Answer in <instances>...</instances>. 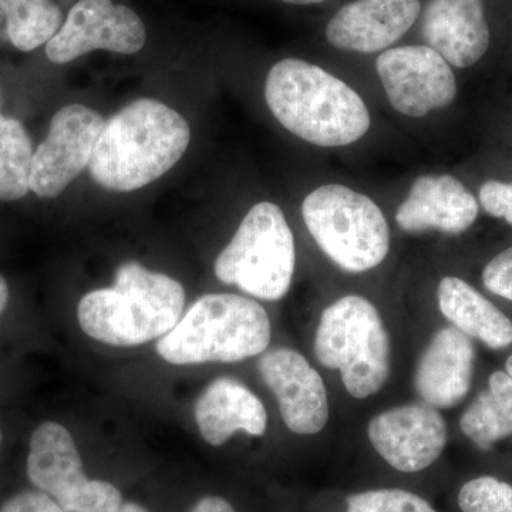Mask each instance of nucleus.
Listing matches in <instances>:
<instances>
[{
  "label": "nucleus",
  "mask_w": 512,
  "mask_h": 512,
  "mask_svg": "<svg viewBox=\"0 0 512 512\" xmlns=\"http://www.w3.org/2000/svg\"><path fill=\"white\" fill-rule=\"evenodd\" d=\"M26 471L30 483L67 512H116L123 504L119 488L86 476L72 434L56 421L33 431Z\"/></svg>",
  "instance_id": "8"
},
{
  "label": "nucleus",
  "mask_w": 512,
  "mask_h": 512,
  "mask_svg": "<svg viewBox=\"0 0 512 512\" xmlns=\"http://www.w3.org/2000/svg\"><path fill=\"white\" fill-rule=\"evenodd\" d=\"M194 416L202 439L214 447L227 443L238 431L264 436L268 424V414L258 396L229 377L208 384L195 403Z\"/></svg>",
  "instance_id": "18"
},
{
  "label": "nucleus",
  "mask_w": 512,
  "mask_h": 512,
  "mask_svg": "<svg viewBox=\"0 0 512 512\" xmlns=\"http://www.w3.org/2000/svg\"><path fill=\"white\" fill-rule=\"evenodd\" d=\"M6 30L20 52H32L59 32L63 12L53 0H0Z\"/></svg>",
  "instance_id": "21"
},
{
  "label": "nucleus",
  "mask_w": 512,
  "mask_h": 512,
  "mask_svg": "<svg viewBox=\"0 0 512 512\" xmlns=\"http://www.w3.org/2000/svg\"><path fill=\"white\" fill-rule=\"evenodd\" d=\"M190 141V126L178 111L158 100L138 99L106 121L89 171L106 190H140L168 173Z\"/></svg>",
  "instance_id": "2"
},
{
  "label": "nucleus",
  "mask_w": 512,
  "mask_h": 512,
  "mask_svg": "<svg viewBox=\"0 0 512 512\" xmlns=\"http://www.w3.org/2000/svg\"><path fill=\"white\" fill-rule=\"evenodd\" d=\"M116 512H148L146 508L136 503H123Z\"/></svg>",
  "instance_id": "31"
},
{
  "label": "nucleus",
  "mask_w": 512,
  "mask_h": 512,
  "mask_svg": "<svg viewBox=\"0 0 512 512\" xmlns=\"http://www.w3.org/2000/svg\"><path fill=\"white\" fill-rule=\"evenodd\" d=\"M146 39L143 20L128 6L113 0H79L47 42L46 56L52 63L66 64L93 50L136 55Z\"/></svg>",
  "instance_id": "11"
},
{
  "label": "nucleus",
  "mask_w": 512,
  "mask_h": 512,
  "mask_svg": "<svg viewBox=\"0 0 512 512\" xmlns=\"http://www.w3.org/2000/svg\"><path fill=\"white\" fill-rule=\"evenodd\" d=\"M271 333V320L258 302L232 293H210L158 340L156 349L173 365L234 363L264 353Z\"/></svg>",
  "instance_id": "4"
},
{
  "label": "nucleus",
  "mask_w": 512,
  "mask_h": 512,
  "mask_svg": "<svg viewBox=\"0 0 512 512\" xmlns=\"http://www.w3.org/2000/svg\"><path fill=\"white\" fill-rule=\"evenodd\" d=\"M483 282L488 291L512 302V247L485 265Z\"/></svg>",
  "instance_id": "25"
},
{
  "label": "nucleus",
  "mask_w": 512,
  "mask_h": 512,
  "mask_svg": "<svg viewBox=\"0 0 512 512\" xmlns=\"http://www.w3.org/2000/svg\"><path fill=\"white\" fill-rule=\"evenodd\" d=\"M315 353L323 366L340 370L355 399L379 392L389 376V336L376 306L362 296H345L323 311Z\"/></svg>",
  "instance_id": "7"
},
{
  "label": "nucleus",
  "mask_w": 512,
  "mask_h": 512,
  "mask_svg": "<svg viewBox=\"0 0 512 512\" xmlns=\"http://www.w3.org/2000/svg\"><path fill=\"white\" fill-rule=\"evenodd\" d=\"M375 66L387 101L402 116L423 119L456 100L453 67L423 43L390 47L377 55Z\"/></svg>",
  "instance_id": "9"
},
{
  "label": "nucleus",
  "mask_w": 512,
  "mask_h": 512,
  "mask_svg": "<svg viewBox=\"0 0 512 512\" xmlns=\"http://www.w3.org/2000/svg\"><path fill=\"white\" fill-rule=\"evenodd\" d=\"M0 512H67L42 491H23L10 497Z\"/></svg>",
  "instance_id": "27"
},
{
  "label": "nucleus",
  "mask_w": 512,
  "mask_h": 512,
  "mask_svg": "<svg viewBox=\"0 0 512 512\" xmlns=\"http://www.w3.org/2000/svg\"><path fill=\"white\" fill-rule=\"evenodd\" d=\"M184 305L180 282L137 262H126L117 269L111 288L83 296L77 318L90 338L130 348L167 335L181 319Z\"/></svg>",
  "instance_id": "3"
},
{
  "label": "nucleus",
  "mask_w": 512,
  "mask_h": 512,
  "mask_svg": "<svg viewBox=\"0 0 512 512\" xmlns=\"http://www.w3.org/2000/svg\"><path fill=\"white\" fill-rule=\"evenodd\" d=\"M276 2L285 3V5L299 6V8H308V6H322L332 0H276Z\"/></svg>",
  "instance_id": "29"
},
{
  "label": "nucleus",
  "mask_w": 512,
  "mask_h": 512,
  "mask_svg": "<svg viewBox=\"0 0 512 512\" xmlns=\"http://www.w3.org/2000/svg\"><path fill=\"white\" fill-rule=\"evenodd\" d=\"M505 367H507V373L512 377V356L508 357L507 363H505Z\"/></svg>",
  "instance_id": "32"
},
{
  "label": "nucleus",
  "mask_w": 512,
  "mask_h": 512,
  "mask_svg": "<svg viewBox=\"0 0 512 512\" xmlns=\"http://www.w3.org/2000/svg\"><path fill=\"white\" fill-rule=\"evenodd\" d=\"M265 101L293 136L322 148L346 147L372 127L365 100L348 83L311 62L285 57L269 69Z\"/></svg>",
  "instance_id": "1"
},
{
  "label": "nucleus",
  "mask_w": 512,
  "mask_h": 512,
  "mask_svg": "<svg viewBox=\"0 0 512 512\" xmlns=\"http://www.w3.org/2000/svg\"><path fill=\"white\" fill-rule=\"evenodd\" d=\"M106 120L83 104L56 111L46 140L33 154L30 191L39 198H56L89 168Z\"/></svg>",
  "instance_id": "10"
},
{
  "label": "nucleus",
  "mask_w": 512,
  "mask_h": 512,
  "mask_svg": "<svg viewBox=\"0 0 512 512\" xmlns=\"http://www.w3.org/2000/svg\"><path fill=\"white\" fill-rule=\"evenodd\" d=\"M423 0H350L326 22L330 47L355 55H379L409 35L419 22Z\"/></svg>",
  "instance_id": "12"
},
{
  "label": "nucleus",
  "mask_w": 512,
  "mask_h": 512,
  "mask_svg": "<svg viewBox=\"0 0 512 512\" xmlns=\"http://www.w3.org/2000/svg\"><path fill=\"white\" fill-rule=\"evenodd\" d=\"M346 512H437L424 498L409 491L389 488L352 495Z\"/></svg>",
  "instance_id": "24"
},
{
  "label": "nucleus",
  "mask_w": 512,
  "mask_h": 512,
  "mask_svg": "<svg viewBox=\"0 0 512 512\" xmlns=\"http://www.w3.org/2000/svg\"><path fill=\"white\" fill-rule=\"evenodd\" d=\"M9 302V286L3 276H0V313L5 311Z\"/></svg>",
  "instance_id": "30"
},
{
  "label": "nucleus",
  "mask_w": 512,
  "mask_h": 512,
  "mask_svg": "<svg viewBox=\"0 0 512 512\" xmlns=\"http://www.w3.org/2000/svg\"><path fill=\"white\" fill-rule=\"evenodd\" d=\"M258 370L278 399L289 430L296 434L323 430L329 419L328 393L322 377L301 353L288 348L268 350L259 359Z\"/></svg>",
  "instance_id": "15"
},
{
  "label": "nucleus",
  "mask_w": 512,
  "mask_h": 512,
  "mask_svg": "<svg viewBox=\"0 0 512 512\" xmlns=\"http://www.w3.org/2000/svg\"><path fill=\"white\" fill-rule=\"evenodd\" d=\"M460 426L468 439L483 450L512 436V377L507 372L491 375L487 389L461 416Z\"/></svg>",
  "instance_id": "20"
},
{
  "label": "nucleus",
  "mask_w": 512,
  "mask_h": 512,
  "mask_svg": "<svg viewBox=\"0 0 512 512\" xmlns=\"http://www.w3.org/2000/svg\"><path fill=\"white\" fill-rule=\"evenodd\" d=\"M369 440L396 470L417 473L436 463L447 443V426L430 404H409L376 416Z\"/></svg>",
  "instance_id": "14"
},
{
  "label": "nucleus",
  "mask_w": 512,
  "mask_h": 512,
  "mask_svg": "<svg viewBox=\"0 0 512 512\" xmlns=\"http://www.w3.org/2000/svg\"><path fill=\"white\" fill-rule=\"evenodd\" d=\"M414 29L453 69L476 66L493 42L487 0H423Z\"/></svg>",
  "instance_id": "13"
},
{
  "label": "nucleus",
  "mask_w": 512,
  "mask_h": 512,
  "mask_svg": "<svg viewBox=\"0 0 512 512\" xmlns=\"http://www.w3.org/2000/svg\"><path fill=\"white\" fill-rule=\"evenodd\" d=\"M191 512H235V510L224 498L210 495V497H205L198 501Z\"/></svg>",
  "instance_id": "28"
},
{
  "label": "nucleus",
  "mask_w": 512,
  "mask_h": 512,
  "mask_svg": "<svg viewBox=\"0 0 512 512\" xmlns=\"http://www.w3.org/2000/svg\"><path fill=\"white\" fill-rule=\"evenodd\" d=\"M474 359L473 342L467 335L454 326L439 330L417 365V394L433 407L456 406L470 390Z\"/></svg>",
  "instance_id": "17"
},
{
  "label": "nucleus",
  "mask_w": 512,
  "mask_h": 512,
  "mask_svg": "<svg viewBox=\"0 0 512 512\" xmlns=\"http://www.w3.org/2000/svg\"><path fill=\"white\" fill-rule=\"evenodd\" d=\"M478 201L450 174H423L413 181L396 211V222L407 234L439 231L458 235L473 227Z\"/></svg>",
  "instance_id": "16"
},
{
  "label": "nucleus",
  "mask_w": 512,
  "mask_h": 512,
  "mask_svg": "<svg viewBox=\"0 0 512 512\" xmlns=\"http://www.w3.org/2000/svg\"><path fill=\"white\" fill-rule=\"evenodd\" d=\"M481 207L494 218H503L512 227V184L487 181L478 192Z\"/></svg>",
  "instance_id": "26"
},
{
  "label": "nucleus",
  "mask_w": 512,
  "mask_h": 512,
  "mask_svg": "<svg viewBox=\"0 0 512 512\" xmlns=\"http://www.w3.org/2000/svg\"><path fill=\"white\" fill-rule=\"evenodd\" d=\"M295 266V239L284 211L274 202L262 201L245 215L214 269L224 284L272 302L288 293Z\"/></svg>",
  "instance_id": "6"
},
{
  "label": "nucleus",
  "mask_w": 512,
  "mask_h": 512,
  "mask_svg": "<svg viewBox=\"0 0 512 512\" xmlns=\"http://www.w3.org/2000/svg\"><path fill=\"white\" fill-rule=\"evenodd\" d=\"M33 154L25 126L0 114V201H18L28 195Z\"/></svg>",
  "instance_id": "22"
},
{
  "label": "nucleus",
  "mask_w": 512,
  "mask_h": 512,
  "mask_svg": "<svg viewBox=\"0 0 512 512\" xmlns=\"http://www.w3.org/2000/svg\"><path fill=\"white\" fill-rule=\"evenodd\" d=\"M463 512H512V485L494 477L468 481L458 494Z\"/></svg>",
  "instance_id": "23"
},
{
  "label": "nucleus",
  "mask_w": 512,
  "mask_h": 512,
  "mask_svg": "<svg viewBox=\"0 0 512 512\" xmlns=\"http://www.w3.org/2000/svg\"><path fill=\"white\" fill-rule=\"evenodd\" d=\"M440 311L454 328L491 349L512 343V322L497 306L457 276L441 279L437 289Z\"/></svg>",
  "instance_id": "19"
},
{
  "label": "nucleus",
  "mask_w": 512,
  "mask_h": 512,
  "mask_svg": "<svg viewBox=\"0 0 512 512\" xmlns=\"http://www.w3.org/2000/svg\"><path fill=\"white\" fill-rule=\"evenodd\" d=\"M2 440H3V434H2V429H0V451H2Z\"/></svg>",
  "instance_id": "33"
},
{
  "label": "nucleus",
  "mask_w": 512,
  "mask_h": 512,
  "mask_svg": "<svg viewBox=\"0 0 512 512\" xmlns=\"http://www.w3.org/2000/svg\"><path fill=\"white\" fill-rule=\"evenodd\" d=\"M302 218L316 245L333 264L362 274L389 254L390 229L369 195L343 184H323L306 195Z\"/></svg>",
  "instance_id": "5"
}]
</instances>
